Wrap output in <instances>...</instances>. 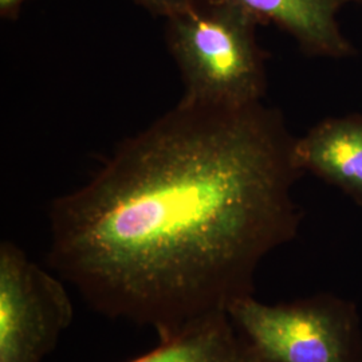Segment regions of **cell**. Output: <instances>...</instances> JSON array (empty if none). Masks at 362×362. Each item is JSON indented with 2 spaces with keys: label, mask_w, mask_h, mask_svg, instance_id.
<instances>
[{
  "label": "cell",
  "mask_w": 362,
  "mask_h": 362,
  "mask_svg": "<svg viewBox=\"0 0 362 362\" xmlns=\"http://www.w3.org/2000/svg\"><path fill=\"white\" fill-rule=\"evenodd\" d=\"M127 362H262L227 311L202 315L158 338V345Z\"/></svg>",
  "instance_id": "7"
},
{
  "label": "cell",
  "mask_w": 362,
  "mask_h": 362,
  "mask_svg": "<svg viewBox=\"0 0 362 362\" xmlns=\"http://www.w3.org/2000/svg\"><path fill=\"white\" fill-rule=\"evenodd\" d=\"M258 19L226 1L194 0L165 19V42L184 85L187 104L240 109L263 103L267 59Z\"/></svg>",
  "instance_id": "2"
},
{
  "label": "cell",
  "mask_w": 362,
  "mask_h": 362,
  "mask_svg": "<svg viewBox=\"0 0 362 362\" xmlns=\"http://www.w3.org/2000/svg\"><path fill=\"white\" fill-rule=\"evenodd\" d=\"M28 0H0V16L6 21L16 19Z\"/></svg>",
  "instance_id": "9"
},
{
  "label": "cell",
  "mask_w": 362,
  "mask_h": 362,
  "mask_svg": "<svg viewBox=\"0 0 362 362\" xmlns=\"http://www.w3.org/2000/svg\"><path fill=\"white\" fill-rule=\"evenodd\" d=\"M297 136L264 103L180 101L49 209L47 264L93 310L158 338L254 296L297 238Z\"/></svg>",
  "instance_id": "1"
},
{
  "label": "cell",
  "mask_w": 362,
  "mask_h": 362,
  "mask_svg": "<svg viewBox=\"0 0 362 362\" xmlns=\"http://www.w3.org/2000/svg\"><path fill=\"white\" fill-rule=\"evenodd\" d=\"M349 3H351V4H357L358 7H362V0H349Z\"/></svg>",
  "instance_id": "10"
},
{
  "label": "cell",
  "mask_w": 362,
  "mask_h": 362,
  "mask_svg": "<svg viewBox=\"0 0 362 362\" xmlns=\"http://www.w3.org/2000/svg\"><path fill=\"white\" fill-rule=\"evenodd\" d=\"M74 309L59 278L21 247L0 245V362H43L71 325Z\"/></svg>",
  "instance_id": "4"
},
{
  "label": "cell",
  "mask_w": 362,
  "mask_h": 362,
  "mask_svg": "<svg viewBox=\"0 0 362 362\" xmlns=\"http://www.w3.org/2000/svg\"><path fill=\"white\" fill-rule=\"evenodd\" d=\"M227 313L262 362H362L361 318L349 299L317 294L270 305L248 296Z\"/></svg>",
  "instance_id": "3"
},
{
  "label": "cell",
  "mask_w": 362,
  "mask_h": 362,
  "mask_svg": "<svg viewBox=\"0 0 362 362\" xmlns=\"http://www.w3.org/2000/svg\"><path fill=\"white\" fill-rule=\"evenodd\" d=\"M296 161L362 207V113L325 117L296 141Z\"/></svg>",
  "instance_id": "6"
},
{
  "label": "cell",
  "mask_w": 362,
  "mask_h": 362,
  "mask_svg": "<svg viewBox=\"0 0 362 362\" xmlns=\"http://www.w3.org/2000/svg\"><path fill=\"white\" fill-rule=\"evenodd\" d=\"M145 11L164 21L188 8L194 0H132Z\"/></svg>",
  "instance_id": "8"
},
{
  "label": "cell",
  "mask_w": 362,
  "mask_h": 362,
  "mask_svg": "<svg viewBox=\"0 0 362 362\" xmlns=\"http://www.w3.org/2000/svg\"><path fill=\"white\" fill-rule=\"evenodd\" d=\"M235 4L272 25L294 40L299 52L310 58L344 61L358 50L339 23L349 0H218Z\"/></svg>",
  "instance_id": "5"
}]
</instances>
